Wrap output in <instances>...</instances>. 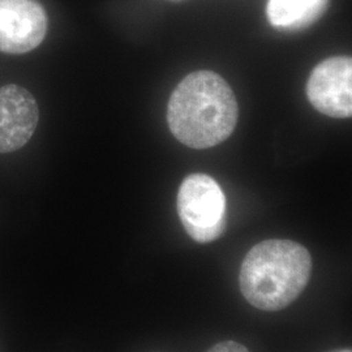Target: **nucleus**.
<instances>
[{
	"label": "nucleus",
	"mask_w": 352,
	"mask_h": 352,
	"mask_svg": "<svg viewBox=\"0 0 352 352\" xmlns=\"http://www.w3.org/2000/svg\"><path fill=\"white\" fill-rule=\"evenodd\" d=\"M238 118L239 107L232 89L212 71L187 76L168 101L170 131L193 149H208L228 139Z\"/></svg>",
	"instance_id": "obj_1"
},
{
	"label": "nucleus",
	"mask_w": 352,
	"mask_h": 352,
	"mask_svg": "<svg viewBox=\"0 0 352 352\" xmlns=\"http://www.w3.org/2000/svg\"><path fill=\"white\" fill-rule=\"evenodd\" d=\"M308 250L292 240H265L247 253L240 269L241 294L261 311H280L295 302L312 274Z\"/></svg>",
	"instance_id": "obj_2"
},
{
	"label": "nucleus",
	"mask_w": 352,
	"mask_h": 352,
	"mask_svg": "<svg viewBox=\"0 0 352 352\" xmlns=\"http://www.w3.org/2000/svg\"><path fill=\"white\" fill-rule=\"evenodd\" d=\"M177 213L187 234L197 243L218 239L226 227V199L212 176L192 174L177 193Z\"/></svg>",
	"instance_id": "obj_3"
},
{
	"label": "nucleus",
	"mask_w": 352,
	"mask_h": 352,
	"mask_svg": "<svg viewBox=\"0 0 352 352\" xmlns=\"http://www.w3.org/2000/svg\"><path fill=\"white\" fill-rule=\"evenodd\" d=\"M47 14L38 0H0V52L36 50L47 33Z\"/></svg>",
	"instance_id": "obj_4"
},
{
	"label": "nucleus",
	"mask_w": 352,
	"mask_h": 352,
	"mask_svg": "<svg viewBox=\"0 0 352 352\" xmlns=\"http://www.w3.org/2000/svg\"><path fill=\"white\" fill-rule=\"evenodd\" d=\"M307 96L320 113L338 119L351 118V58L333 56L316 65L307 82Z\"/></svg>",
	"instance_id": "obj_5"
},
{
	"label": "nucleus",
	"mask_w": 352,
	"mask_h": 352,
	"mask_svg": "<svg viewBox=\"0 0 352 352\" xmlns=\"http://www.w3.org/2000/svg\"><path fill=\"white\" fill-rule=\"evenodd\" d=\"M39 109L33 94L20 85L0 88V153L24 148L34 135Z\"/></svg>",
	"instance_id": "obj_6"
},
{
	"label": "nucleus",
	"mask_w": 352,
	"mask_h": 352,
	"mask_svg": "<svg viewBox=\"0 0 352 352\" xmlns=\"http://www.w3.org/2000/svg\"><path fill=\"white\" fill-rule=\"evenodd\" d=\"M329 0H269L267 20L279 30L296 32L316 23L327 11Z\"/></svg>",
	"instance_id": "obj_7"
},
{
	"label": "nucleus",
	"mask_w": 352,
	"mask_h": 352,
	"mask_svg": "<svg viewBox=\"0 0 352 352\" xmlns=\"http://www.w3.org/2000/svg\"><path fill=\"white\" fill-rule=\"evenodd\" d=\"M208 352H250V350L234 340H225L218 344H215Z\"/></svg>",
	"instance_id": "obj_8"
}]
</instances>
